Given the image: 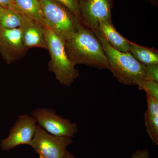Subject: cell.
<instances>
[{"label": "cell", "instance_id": "obj_1", "mask_svg": "<svg viewBox=\"0 0 158 158\" xmlns=\"http://www.w3.org/2000/svg\"><path fill=\"white\" fill-rule=\"evenodd\" d=\"M69 59L74 65L85 64L98 69L110 68L107 57L93 31L82 23L65 42Z\"/></svg>", "mask_w": 158, "mask_h": 158}, {"label": "cell", "instance_id": "obj_2", "mask_svg": "<svg viewBox=\"0 0 158 158\" xmlns=\"http://www.w3.org/2000/svg\"><path fill=\"white\" fill-rule=\"evenodd\" d=\"M92 31L107 57L109 70L118 82L124 85L138 86L146 80V65L137 61L130 52H121L113 48L98 31Z\"/></svg>", "mask_w": 158, "mask_h": 158}, {"label": "cell", "instance_id": "obj_3", "mask_svg": "<svg viewBox=\"0 0 158 158\" xmlns=\"http://www.w3.org/2000/svg\"><path fill=\"white\" fill-rule=\"evenodd\" d=\"M45 39L47 49L50 56L49 70L55 74L61 85L69 87L78 77L80 73L69 59L65 51V41L46 27Z\"/></svg>", "mask_w": 158, "mask_h": 158}, {"label": "cell", "instance_id": "obj_4", "mask_svg": "<svg viewBox=\"0 0 158 158\" xmlns=\"http://www.w3.org/2000/svg\"><path fill=\"white\" fill-rule=\"evenodd\" d=\"M38 1L44 26L65 42L81 23L70 10L55 0Z\"/></svg>", "mask_w": 158, "mask_h": 158}, {"label": "cell", "instance_id": "obj_5", "mask_svg": "<svg viewBox=\"0 0 158 158\" xmlns=\"http://www.w3.org/2000/svg\"><path fill=\"white\" fill-rule=\"evenodd\" d=\"M72 143V138L51 135L37 125L30 146L40 158H64L66 148Z\"/></svg>", "mask_w": 158, "mask_h": 158}, {"label": "cell", "instance_id": "obj_6", "mask_svg": "<svg viewBox=\"0 0 158 158\" xmlns=\"http://www.w3.org/2000/svg\"><path fill=\"white\" fill-rule=\"evenodd\" d=\"M31 116L39 126L53 135L72 138L78 132L76 123L62 118L52 109H35L31 112Z\"/></svg>", "mask_w": 158, "mask_h": 158}, {"label": "cell", "instance_id": "obj_7", "mask_svg": "<svg viewBox=\"0 0 158 158\" xmlns=\"http://www.w3.org/2000/svg\"><path fill=\"white\" fill-rule=\"evenodd\" d=\"M113 0H79L81 23L92 31H98L100 19L112 21Z\"/></svg>", "mask_w": 158, "mask_h": 158}, {"label": "cell", "instance_id": "obj_8", "mask_svg": "<svg viewBox=\"0 0 158 158\" xmlns=\"http://www.w3.org/2000/svg\"><path fill=\"white\" fill-rule=\"evenodd\" d=\"M37 125L35 119L31 116L25 114L19 116L10 130L9 135L1 142L2 149L9 151L21 144L31 145Z\"/></svg>", "mask_w": 158, "mask_h": 158}, {"label": "cell", "instance_id": "obj_9", "mask_svg": "<svg viewBox=\"0 0 158 158\" xmlns=\"http://www.w3.org/2000/svg\"><path fill=\"white\" fill-rule=\"evenodd\" d=\"M27 50L23 44L20 28L0 27V56L8 64L22 59Z\"/></svg>", "mask_w": 158, "mask_h": 158}, {"label": "cell", "instance_id": "obj_10", "mask_svg": "<svg viewBox=\"0 0 158 158\" xmlns=\"http://www.w3.org/2000/svg\"><path fill=\"white\" fill-rule=\"evenodd\" d=\"M19 28L21 31L23 44L27 49L32 48L47 49L45 39V26L22 15Z\"/></svg>", "mask_w": 158, "mask_h": 158}, {"label": "cell", "instance_id": "obj_11", "mask_svg": "<svg viewBox=\"0 0 158 158\" xmlns=\"http://www.w3.org/2000/svg\"><path fill=\"white\" fill-rule=\"evenodd\" d=\"M98 31L113 48L121 52H130L129 40L118 33L113 23L104 19L100 20Z\"/></svg>", "mask_w": 158, "mask_h": 158}, {"label": "cell", "instance_id": "obj_12", "mask_svg": "<svg viewBox=\"0 0 158 158\" xmlns=\"http://www.w3.org/2000/svg\"><path fill=\"white\" fill-rule=\"evenodd\" d=\"M147 109L144 123L148 135L154 144L158 145V101L146 95Z\"/></svg>", "mask_w": 158, "mask_h": 158}, {"label": "cell", "instance_id": "obj_13", "mask_svg": "<svg viewBox=\"0 0 158 158\" xmlns=\"http://www.w3.org/2000/svg\"><path fill=\"white\" fill-rule=\"evenodd\" d=\"M12 6L25 17L44 26L38 0H14Z\"/></svg>", "mask_w": 158, "mask_h": 158}, {"label": "cell", "instance_id": "obj_14", "mask_svg": "<svg viewBox=\"0 0 158 158\" xmlns=\"http://www.w3.org/2000/svg\"><path fill=\"white\" fill-rule=\"evenodd\" d=\"M129 44L130 52L138 62L145 65L158 64L157 50L141 46L130 41Z\"/></svg>", "mask_w": 158, "mask_h": 158}, {"label": "cell", "instance_id": "obj_15", "mask_svg": "<svg viewBox=\"0 0 158 158\" xmlns=\"http://www.w3.org/2000/svg\"><path fill=\"white\" fill-rule=\"evenodd\" d=\"M22 19V15L12 6L0 7V27L8 29L19 28Z\"/></svg>", "mask_w": 158, "mask_h": 158}, {"label": "cell", "instance_id": "obj_16", "mask_svg": "<svg viewBox=\"0 0 158 158\" xmlns=\"http://www.w3.org/2000/svg\"><path fill=\"white\" fill-rule=\"evenodd\" d=\"M138 89L145 91L146 95L158 101V82L145 80L138 86Z\"/></svg>", "mask_w": 158, "mask_h": 158}, {"label": "cell", "instance_id": "obj_17", "mask_svg": "<svg viewBox=\"0 0 158 158\" xmlns=\"http://www.w3.org/2000/svg\"><path fill=\"white\" fill-rule=\"evenodd\" d=\"M70 10L81 22L79 11V0H55Z\"/></svg>", "mask_w": 158, "mask_h": 158}, {"label": "cell", "instance_id": "obj_18", "mask_svg": "<svg viewBox=\"0 0 158 158\" xmlns=\"http://www.w3.org/2000/svg\"><path fill=\"white\" fill-rule=\"evenodd\" d=\"M146 80L158 82V64L146 65Z\"/></svg>", "mask_w": 158, "mask_h": 158}, {"label": "cell", "instance_id": "obj_19", "mask_svg": "<svg viewBox=\"0 0 158 158\" xmlns=\"http://www.w3.org/2000/svg\"><path fill=\"white\" fill-rule=\"evenodd\" d=\"M130 158H150L148 150L138 149L133 152Z\"/></svg>", "mask_w": 158, "mask_h": 158}, {"label": "cell", "instance_id": "obj_20", "mask_svg": "<svg viewBox=\"0 0 158 158\" xmlns=\"http://www.w3.org/2000/svg\"><path fill=\"white\" fill-rule=\"evenodd\" d=\"M14 0H0V7H6L12 6Z\"/></svg>", "mask_w": 158, "mask_h": 158}, {"label": "cell", "instance_id": "obj_21", "mask_svg": "<svg viewBox=\"0 0 158 158\" xmlns=\"http://www.w3.org/2000/svg\"><path fill=\"white\" fill-rule=\"evenodd\" d=\"M146 1L156 7H157L158 6V0H146Z\"/></svg>", "mask_w": 158, "mask_h": 158}, {"label": "cell", "instance_id": "obj_22", "mask_svg": "<svg viewBox=\"0 0 158 158\" xmlns=\"http://www.w3.org/2000/svg\"><path fill=\"white\" fill-rule=\"evenodd\" d=\"M64 158H76L71 153L69 152L68 151H66V153Z\"/></svg>", "mask_w": 158, "mask_h": 158}]
</instances>
